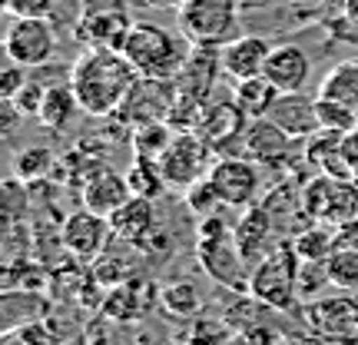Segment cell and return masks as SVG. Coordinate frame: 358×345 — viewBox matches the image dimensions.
I'll return each mask as SVG.
<instances>
[{
  "mask_svg": "<svg viewBox=\"0 0 358 345\" xmlns=\"http://www.w3.org/2000/svg\"><path fill=\"white\" fill-rule=\"evenodd\" d=\"M0 113H3V133H7V136H10L13 133V127H17V120H20V110H17V106H13L10 100H3L0 103Z\"/></svg>",
  "mask_w": 358,
  "mask_h": 345,
  "instance_id": "37",
  "label": "cell"
},
{
  "mask_svg": "<svg viewBox=\"0 0 358 345\" xmlns=\"http://www.w3.org/2000/svg\"><path fill=\"white\" fill-rule=\"evenodd\" d=\"M173 136H176V129L169 127L166 120H153V123H140L129 133V146H133V156L159 160L166 153V146L173 143Z\"/></svg>",
  "mask_w": 358,
  "mask_h": 345,
  "instance_id": "24",
  "label": "cell"
},
{
  "mask_svg": "<svg viewBox=\"0 0 358 345\" xmlns=\"http://www.w3.org/2000/svg\"><path fill=\"white\" fill-rule=\"evenodd\" d=\"M110 236H113V226H110V219L100 216V213H93V209H77V213H70L64 219V226H60V243L70 256L77 259V262H93V259H100L106 253V243H110Z\"/></svg>",
  "mask_w": 358,
  "mask_h": 345,
  "instance_id": "11",
  "label": "cell"
},
{
  "mask_svg": "<svg viewBox=\"0 0 358 345\" xmlns=\"http://www.w3.org/2000/svg\"><path fill=\"white\" fill-rule=\"evenodd\" d=\"M133 17L123 3H100V7H87L80 10V20L73 24V37L83 40L87 47H116L123 50Z\"/></svg>",
  "mask_w": 358,
  "mask_h": 345,
  "instance_id": "12",
  "label": "cell"
},
{
  "mask_svg": "<svg viewBox=\"0 0 358 345\" xmlns=\"http://www.w3.org/2000/svg\"><path fill=\"white\" fill-rule=\"evenodd\" d=\"M113 236L127 246H146V239L156 232V209L146 196H129L116 213H110Z\"/></svg>",
  "mask_w": 358,
  "mask_h": 345,
  "instance_id": "17",
  "label": "cell"
},
{
  "mask_svg": "<svg viewBox=\"0 0 358 345\" xmlns=\"http://www.w3.org/2000/svg\"><path fill=\"white\" fill-rule=\"evenodd\" d=\"M103 316H110L113 322H129L140 316V295L133 289V282H120L113 289H106L103 299Z\"/></svg>",
  "mask_w": 358,
  "mask_h": 345,
  "instance_id": "32",
  "label": "cell"
},
{
  "mask_svg": "<svg viewBox=\"0 0 358 345\" xmlns=\"http://www.w3.org/2000/svg\"><path fill=\"white\" fill-rule=\"evenodd\" d=\"M93 345H110V342H93Z\"/></svg>",
  "mask_w": 358,
  "mask_h": 345,
  "instance_id": "39",
  "label": "cell"
},
{
  "mask_svg": "<svg viewBox=\"0 0 358 345\" xmlns=\"http://www.w3.org/2000/svg\"><path fill=\"white\" fill-rule=\"evenodd\" d=\"M275 232V219L268 213V206H249L245 216L236 223V243L243 249V256L249 259V266H256L262 256H268L279 243H272Z\"/></svg>",
  "mask_w": 358,
  "mask_h": 345,
  "instance_id": "18",
  "label": "cell"
},
{
  "mask_svg": "<svg viewBox=\"0 0 358 345\" xmlns=\"http://www.w3.org/2000/svg\"><path fill=\"white\" fill-rule=\"evenodd\" d=\"M319 97H332V100H342L345 106H352L358 113V60H345L335 70L325 73L322 80Z\"/></svg>",
  "mask_w": 358,
  "mask_h": 345,
  "instance_id": "26",
  "label": "cell"
},
{
  "mask_svg": "<svg viewBox=\"0 0 358 345\" xmlns=\"http://www.w3.org/2000/svg\"><path fill=\"white\" fill-rule=\"evenodd\" d=\"M312 64H308V53L295 43H279L272 47L266 60V77L279 87V93H299L308 83Z\"/></svg>",
  "mask_w": 358,
  "mask_h": 345,
  "instance_id": "20",
  "label": "cell"
},
{
  "mask_svg": "<svg viewBox=\"0 0 358 345\" xmlns=\"http://www.w3.org/2000/svg\"><path fill=\"white\" fill-rule=\"evenodd\" d=\"M7 10L13 17H50L53 0H7Z\"/></svg>",
  "mask_w": 358,
  "mask_h": 345,
  "instance_id": "36",
  "label": "cell"
},
{
  "mask_svg": "<svg viewBox=\"0 0 358 345\" xmlns=\"http://www.w3.org/2000/svg\"><path fill=\"white\" fill-rule=\"evenodd\" d=\"M213 156H216V150H213L196 129H176V136H173V143L166 146V153L159 156L156 163L163 169L166 190L186 192L192 183H199V179L209 176Z\"/></svg>",
  "mask_w": 358,
  "mask_h": 345,
  "instance_id": "6",
  "label": "cell"
},
{
  "mask_svg": "<svg viewBox=\"0 0 358 345\" xmlns=\"http://www.w3.org/2000/svg\"><path fill=\"white\" fill-rule=\"evenodd\" d=\"M136 83H140L136 66L116 47H90L73 64V73H70V87L77 93L80 110L87 116H96V120L113 116L127 103Z\"/></svg>",
  "mask_w": 358,
  "mask_h": 345,
  "instance_id": "1",
  "label": "cell"
},
{
  "mask_svg": "<svg viewBox=\"0 0 358 345\" xmlns=\"http://www.w3.org/2000/svg\"><path fill=\"white\" fill-rule=\"evenodd\" d=\"M176 24L189 43L222 47L239 24V0H182L176 7Z\"/></svg>",
  "mask_w": 358,
  "mask_h": 345,
  "instance_id": "5",
  "label": "cell"
},
{
  "mask_svg": "<svg viewBox=\"0 0 358 345\" xmlns=\"http://www.w3.org/2000/svg\"><path fill=\"white\" fill-rule=\"evenodd\" d=\"M355 183H358V173H355Z\"/></svg>",
  "mask_w": 358,
  "mask_h": 345,
  "instance_id": "40",
  "label": "cell"
},
{
  "mask_svg": "<svg viewBox=\"0 0 358 345\" xmlns=\"http://www.w3.org/2000/svg\"><path fill=\"white\" fill-rule=\"evenodd\" d=\"M182 196H186V206H189V213H196L199 219L216 216V209L222 206V199H219V192L213 190L209 176L199 179V183H192V186L182 192Z\"/></svg>",
  "mask_w": 358,
  "mask_h": 345,
  "instance_id": "33",
  "label": "cell"
},
{
  "mask_svg": "<svg viewBox=\"0 0 358 345\" xmlns=\"http://www.w3.org/2000/svg\"><path fill=\"white\" fill-rule=\"evenodd\" d=\"M7 60L20 66H43L57 57V24L50 17H13L3 37Z\"/></svg>",
  "mask_w": 358,
  "mask_h": 345,
  "instance_id": "7",
  "label": "cell"
},
{
  "mask_svg": "<svg viewBox=\"0 0 358 345\" xmlns=\"http://www.w3.org/2000/svg\"><path fill=\"white\" fill-rule=\"evenodd\" d=\"M43 97H47V87H43L37 77H30L24 87L17 90V97H13L10 103L24 116H34V120H37V116H40V106H43Z\"/></svg>",
  "mask_w": 358,
  "mask_h": 345,
  "instance_id": "34",
  "label": "cell"
},
{
  "mask_svg": "<svg viewBox=\"0 0 358 345\" xmlns=\"http://www.w3.org/2000/svg\"><path fill=\"white\" fill-rule=\"evenodd\" d=\"M306 325L312 335L332 345H358V299L355 295H332L312 299L306 306Z\"/></svg>",
  "mask_w": 358,
  "mask_h": 345,
  "instance_id": "8",
  "label": "cell"
},
{
  "mask_svg": "<svg viewBox=\"0 0 358 345\" xmlns=\"http://www.w3.org/2000/svg\"><path fill=\"white\" fill-rule=\"evenodd\" d=\"M219 53H222V73H226V80L229 83H243L249 77L266 73V60L272 53V43L266 37L249 34V37H232L229 43H222Z\"/></svg>",
  "mask_w": 358,
  "mask_h": 345,
  "instance_id": "15",
  "label": "cell"
},
{
  "mask_svg": "<svg viewBox=\"0 0 358 345\" xmlns=\"http://www.w3.org/2000/svg\"><path fill=\"white\" fill-rule=\"evenodd\" d=\"M315 113H319V129H325V133H342L345 136V133L358 129V113L342 100L315 97Z\"/></svg>",
  "mask_w": 358,
  "mask_h": 345,
  "instance_id": "30",
  "label": "cell"
},
{
  "mask_svg": "<svg viewBox=\"0 0 358 345\" xmlns=\"http://www.w3.org/2000/svg\"><path fill=\"white\" fill-rule=\"evenodd\" d=\"M243 156L256 160L259 167H285L292 160V136L268 116L249 120L243 136Z\"/></svg>",
  "mask_w": 358,
  "mask_h": 345,
  "instance_id": "14",
  "label": "cell"
},
{
  "mask_svg": "<svg viewBox=\"0 0 358 345\" xmlns=\"http://www.w3.org/2000/svg\"><path fill=\"white\" fill-rule=\"evenodd\" d=\"M268 120L279 123L292 140H308L312 133H319V113H315V100H308L306 93H279V100L272 103Z\"/></svg>",
  "mask_w": 358,
  "mask_h": 345,
  "instance_id": "19",
  "label": "cell"
},
{
  "mask_svg": "<svg viewBox=\"0 0 358 345\" xmlns=\"http://www.w3.org/2000/svg\"><path fill=\"white\" fill-rule=\"evenodd\" d=\"M189 50L192 43L182 34L176 37L173 30L150 24V20H133L127 40H123L127 60L136 66L140 77H150V80H176Z\"/></svg>",
  "mask_w": 358,
  "mask_h": 345,
  "instance_id": "2",
  "label": "cell"
},
{
  "mask_svg": "<svg viewBox=\"0 0 358 345\" xmlns=\"http://www.w3.org/2000/svg\"><path fill=\"white\" fill-rule=\"evenodd\" d=\"M232 97L249 120H259V116H268L272 103L279 100V87L266 73H259V77H249L243 83H232Z\"/></svg>",
  "mask_w": 358,
  "mask_h": 345,
  "instance_id": "23",
  "label": "cell"
},
{
  "mask_svg": "<svg viewBox=\"0 0 358 345\" xmlns=\"http://www.w3.org/2000/svg\"><path fill=\"white\" fill-rule=\"evenodd\" d=\"M219 77H226V73H222V53H219V47L192 43L189 57H186V64H182V70H179V77H176V87L182 90V93H192V97L209 100V97H213V87L219 83Z\"/></svg>",
  "mask_w": 358,
  "mask_h": 345,
  "instance_id": "16",
  "label": "cell"
},
{
  "mask_svg": "<svg viewBox=\"0 0 358 345\" xmlns=\"http://www.w3.org/2000/svg\"><path fill=\"white\" fill-rule=\"evenodd\" d=\"M196 259L216 286L229 289V293H249L252 266H249V259L243 256V249L236 243V230H229L219 216H206L199 223Z\"/></svg>",
  "mask_w": 358,
  "mask_h": 345,
  "instance_id": "3",
  "label": "cell"
},
{
  "mask_svg": "<svg viewBox=\"0 0 358 345\" xmlns=\"http://www.w3.org/2000/svg\"><path fill=\"white\" fill-rule=\"evenodd\" d=\"M77 113H83V110H80V100H77V93H73V87L70 83H57V87H47V97H43V106H40L37 120L47 129L60 133V129H66L77 120Z\"/></svg>",
  "mask_w": 358,
  "mask_h": 345,
  "instance_id": "22",
  "label": "cell"
},
{
  "mask_svg": "<svg viewBox=\"0 0 358 345\" xmlns=\"http://www.w3.org/2000/svg\"><path fill=\"white\" fill-rule=\"evenodd\" d=\"M329 279L342 293H358V246H338L329 256Z\"/></svg>",
  "mask_w": 358,
  "mask_h": 345,
  "instance_id": "31",
  "label": "cell"
},
{
  "mask_svg": "<svg viewBox=\"0 0 358 345\" xmlns=\"http://www.w3.org/2000/svg\"><path fill=\"white\" fill-rule=\"evenodd\" d=\"M159 306H163V312L176 316V319H192L203 309V299H199L192 282H169V286L159 289Z\"/></svg>",
  "mask_w": 358,
  "mask_h": 345,
  "instance_id": "28",
  "label": "cell"
},
{
  "mask_svg": "<svg viewBox=\"0 0 358 345\" xmlns=\"http://www.w3.org/2000/svg\"><path fill=\"white\" fill-rule=\"evenodd\" d=\"M146 7H159V10H176L182 0H143Z\"/></svg>",
  "mask_w": 358,
  "mask_h": 345,
  "instance_id": "38",
  "label": "cell"
},
{
  "mask_svg": "<svg viewBox=\"0 0 358 345\" xmlns=\"http://www.w3.org/2000/svg\"><path fill=\"white\" fill-rule=\"evenodd\" d=\"M292 249L299 253V259H312V262H329L338 243H335V232L325 226H312L292 236Z\"/></svg>",
  "mask_w": 358,
  "mask_h": 345,
  "instance_id": "29",
  "label": "cell"
},
{
  "mask_svg": "<svg viewBox=\"0 0 358 345\" xmlns=\"http://www.w3.org/2000/svg\"><path fill=\"white\" fill-rule=\"evenodd\" d=\"M209 183L219 192L222 206L249 209L259 199L262 173H259V163L249 160V156H219L213 163V169H209Z\"/></svg>",
  "mask_w": 358,
  "mask_h": 345,
  "instance_id": "9",
  "label": "cell"
},
{
  "mask_svg": "<svg viewBox=\"0 0 358 345\" xmlns=\"http://www.w3.org/2000/svg\"><path fill=\"white\" fill-rule=\"evenodd\" d=\"M57 167H60V160L53 156V150H47V146H27L13 160V176L20 179L24 186H30V183H43L50 173H57Z\"/></svg>",
  "mask_w": 358,
  "mask_h": 345,
  "instance_id": "25",
  "label": "cell"
},
{
  "mask_svg": "<svg viewBox=\"0 0 358 345\" xmlns=\"http://www.w3.org/2000/svg\"><path fill=\"white\" fill-rule=\"evenodd\" d=\"M299 266L302 259L292 249V243H279L252 266L249 295L272 312H292L299 302Z\"/></svg>",
  "mask_w": 358,
  "mask_h": 345,
  "instance_id": "4",
  "label": "cell"
},
{
  "mask_svg": "<svg viewBox=\"0 0 358 345\" xmlns=\"http://www.w3.org/2000/svg\"><path fill=\"white\" fill-rule=\"evenodd\" d=\"M27 80H30V66H20L10 60V64L3 66V73H0V97H3V100H13L17 90L24 87Z\"/></svg>",
  "mask_w": 358,
  "mask_h": 345,
  "instance_id": "35",
  "label": "cell"
},
{
  "mask_svg": "<svg viewBox=\"0 0 358 345\" xmlns=\"http://www.w3.org/2000/svg\"><path fill=\"white\" fill-rule=\"evenodd\" d=\"M127 183L133 196H146V199H156L159 192L166 190V179H163V169L156 160H146V156H133V163L127 169Z\"/></svg>",
  "mask_w": 358,
  "mask_h": 345,
  "instance_id": "27",
  "label": "cell"
},
{
  "mask_svg": "<svg viewBox=\"0 0 358 345\" xmlns=\"http://www.w3.org/2000/svg\"><path fill=\"white\" fill-rule=\"evenodd\" d=\"M245 127H249V116L239 110L236 97H229V100L209 103V106H206V116L196 133L216 150V156H229L232 153L229 143H239V150H243Z\"/></svg>",
  "mask_w": 358,
  "mask_h": 345,
  "instance_id": "13",
  "label": "cell"
},
{
  "mask_svg": "<svg viewBox=\"0 0 358 345\" xmlns=\"http://www.w3.org/2000/svg\"><path fill=\"white\" fill-rule=\"evenodd\" d=\"M176 80H150L140 77V83L133 87V93L127 97V103L116 110V120L133 133L140 123H153V120H166L169 106L176 100Z\"/></svg>",
  "mask_w": 358,
  "mask_h": 345,
  "instance_id": "10",
  "label": "cell"
},
{
  "mask_svg": "<svg viewBox=\"0 0 358 345\" xmlns=\"http://www.w3.org/2000/svg\"><path fill=\"white\" fill-rule=\"evenodd\" d=\"M129 196H133V190L127 183V173H116V169L100 167L83 183V206L106 219H110V213H116L120 206L127 203Z\"/></svg>",
  "mask_w": 358,
  "mask_h": 345,
  "instance_id": "21",
  "label": "cell"
}]
</instances>
